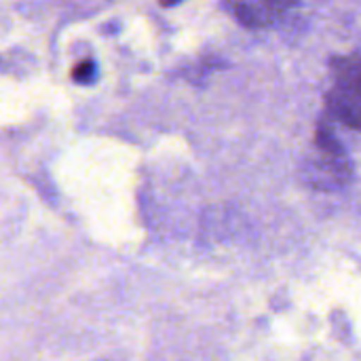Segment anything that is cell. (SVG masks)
Instances as JSON below:
<instances>
[{
  "label": "cell",
  "instance_id": "cell-2",
  "mask_svg": "<svg viewBox=\"0 0 361 361\" xmlns=\"http://www.w3.org/2000/svg\"><path fill=\"white\" fill-rule=\"evenodd\" d=\"M315 148H317V157L311 161L313 184L324 188L345 186L351 180V161L347 157V150L343 148V144L326 123L317 125Z\"/></svg>",
  "mask_w": 361,
  "mask_h": 361
},
{
  "label": "cell",
  "instance_id": "cell-5",
  "mask_svg": "<svg viewBox=\"0 0 361 361\" xmlns=\"http://www.w3.org/2000/svg\"><path fill=\"white\" fill-rule=\"evenodd\" d=\"M93 76H95V66H93V61L78 63V66L74 68V72H72V78H74L76 82H85V85L91 82Z\"/></svg>",
  "mask_w": 361,
  "mask_h": 361
},
{
  "label": "cell",
  "instance_id": "cell-4",
  "mask_svg": "<svg viewBox=\"0 0 361 361\" xmlns=\"http://www.w3.org/2000/svg\"><path fill=\"white\" fill-rule=\"evenodd\" d=\"M260 2H262L267 15H269L273 21H275L277 17L286 15L288 11H292V8L298 4V0H260Z\"/></svg>",
  "mask_w": 361,
  "mask_h": 361
},
{
  "label": "cell",
  "instance_id": "cell-6",
  "mask_svg": "<svg viewBox=\"0 0 361 361\" xmlns=\"http://www.w3.org/2000/svg\"><path fill=\"white\" fill-rule=\"evenodd\" d=\"M159 2H161L163 6H173V4H178L180 0H159Z\"/></svg>",
  "mask_w": 361,
  "mask_h": 361
},
{
  "label": "cell",
  "instance_id": "cell-1",
  "mask_svg": "<svg viewBox=\"0 0 361 361\" xmlns=\"http://www.w3.org/2000/svg\"><path fill=\"white\" fill-rule=\"evenodd\" d=\"M334 85L326 95V106L334 118L361 131V53L332 59Z\"/></svg>",
  "mask_w": 361,
  "mask_h": 361
},
{
  "label": "cell",
  "instance_id": "cell-3",
  "mask_svg": "<svg viewBox=\"0 0 361 361\" xmlns=\"http://www.w3.org/2000/svg\"><path fill=\"white\" fill-rule=\"evenodd\" d=\"M226 6L233 13V17L250 30L267 27L273 23V19L267 15L260 0H226Z\"/></svg>",
  "mask_w": 361,
  "mask_h": 361
}]
</instances>
